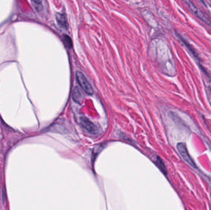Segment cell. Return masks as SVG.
Listing matches in <instances>:
<instances>
[{
    "label": "cell",
    "mask_w": 211,
    "mask_h": 210,
    "mask_svg": "<svg viewBox=\"0 0 211 210\" xmlns=\"http://www.w3.org/2000/svg\"><path fill=\"white\" fill-rule=\"evenodd\" d=\"M75 77L77 81L79 84L80 86L82 88L84 91L88 95H93V89L88 79L86 78L85 75L80 71H77L75 73Z\"/></svg>",
    "instance_id": "1"
},
{
    "label": "cell",
    "mask_w": 211,
    "mask_h": 210,
    "mask_svg": "<svg viewBox=\"0 0 211 210\" xmlns=\"http://www.w3.org/2000/svg\"><path fill=\"white\" fill-rule=\"evenodd\" d=\"M177 148L179 154L180 155L182 156V157L183 158L184 160L187 162L190 166H192V167L196 168V166L195 163L193 162L192 158H191L188 150L186 146V144L183 142H179L177 145Z\"/></svg>",
    "instance_id": "2"
},
{
    "label": "cell",
    "mask_w": 211,
    "mask_h": 210,
    "mask_svg": "<svg viewBox=\"0 0 211 210\" xmlns=\"http://www.w3.org/2000/svg\"><path fill=\"white\" fill-rule=\"evenodd\" d=\"M80 123L82 126L90 134H95L97 133V128L96 126L86 117L80 118Z\"/></svg>",
    "instance_id": "3"
},
{
    "label": "cell",
    "mask_w": 211,
    "mask_h": 210,
    "mask_svg": "<svg viewBox=\"0 0 211 210\" xmlns=\"http://www.w3.org/2000/svg\"><path fill=\"white\" fill-rule=\"evenodd\" d=\"M185 3L188 5L189 9L192 11V13H193L198 18H199L201 20V21H203L206 24L210 25V22L209 21V19L205 16V15L203 14V12L201 11L198 8H197L195 6V4L192 2L188 1H186Z\"/></svg>",
    "instance_id": "4"
},
{
    "label": "cell",
    "mask_w": 211,
    "mask_h": 210,
    "mask_svg": "<svg viewBox=\"0 0 211 210\" xmlns=\"http://www.w3.org/2000/svg\"><path fill=\"white\" fill-rule=\"evenodd\" d=\"M56 21L57 24L64 28H67L68 27V23L67 21V18L65 15L61 14V13H57L56 16Z\"/></svg>",
    "instance_id": "5"
},
{
    "label": "cell",
    "mask_w": 211,
    "mask_h": 210,
    "mask_svg": "<svg viewBox=\"0 0 211 210\" xmlns=\"http://www.w3.org/2000/svg\"><path fill=\"white\" fill-rule=\"evenodd\" d=\"M73 99L74 101L78 103V104H81L82 101H83V98H84V96H83V94L81 92V91H80V89L78 88H75L74 90V91H73Z\"/></svg>",
    "instance_id": "6"
},
{
    "label": "cell",
    "mask_w": 211,
    "mask_h": 210,
    "mask_svg": "<svg viewBox=\"0 0 211 210\" xmlns=\"http://www.w3.org/2000/svg\"><path fill=\"white\" fill-rule=\"evenodd\" d=\"M180 39H181V40H182V41L184 43V44L185 45V46L188 47V49L191 51V53H192V54H193L198 60H199V61L200 59H199V56H198V53H196V51H195V49H194V47L188 42V41L185 40V39L183 37L180 36Z\"/></svg>",
    "instance_id": "7"
},
{
    "label": "cell",
    "mask_w": 211,
    "mask_h": 210,
    "mask_svg": "<svg viewBox=\"0 0 211 210\" xmlns=\"http://www.w3.org/2000/svg\"><path fill=\"white\" fill-rule=\"evenodd\" d=\"M156 165L159 167L160 171H161L164 174L166 175L167 174V169H166V166H165L162 160L158 157H157V160H156Z\"/></svg>",
    "instance_id": "8"
},
{
    "label": "cell",
    "mask_w": 211,
    "mask_h": 210,
    "mask_svg": "<svg viewBox=\"0 0 211 210\" xmlns=\"http://www.w3.org/2000/svg\"><path fill=\"white\" fill-rule=\"evenodd\" d=\"M63 41L66 47L68 48H71L72 47V39L68 35H64L63 37Z\"/></svg>",
    "instance_id": "9"
},
{
    "label": "cell",
    "mask_w": 211,
    "mask_h": 210,
    "mask_svg": "<svg viewBox=\"0 0 211 210\" xmlns=\"http://www.w3.org/2000/svg\"><path fill=\"white\" fill-rule=\"evenodd\" d=\"M32 3L33 4L34 7L37 9V11H42V9H43V6H42V1H32Z\"/></svg>",
    "instance_id": "10"
}]
</instances>
